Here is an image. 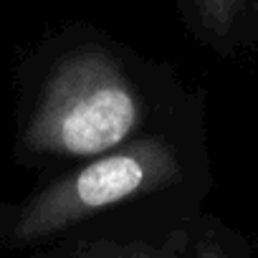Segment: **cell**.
Wrapping results in <instances>:
<instances>
[{
  "label": "cell",
  "instance_id": "6da1fadb",
  "mask_svg": "<svg viewBox=\"0 0 258 258\" xmlns=\"http://www.w3.org/2000/svg\"><path fill=\"white\" fill-rule=\"evenodd\" d=\"M142 99L119 61L101 48L66 56L33 116L31 142L58 157H99L132 140Z\"/></svg>",
  "mask_w": 258,
  "mask_h": 258
},
{
  "label": "cell",
  "instance_id": "7a4b0ae2",
  "mask_svg": "<svg viewBox=\"0 0 258 258\" xmlns=\"http://www.w3.org/2000/svg\"><path fill=\"white\" fill-rule=\"evenodd\" d=\"M180 175L182 167L170 142L160 137L126 142L31 198L11 218L6 238L16 245L38 243L111 205L165 190Z\"/></svg>",
  "mask_w": 258,
  "mask_h": 258
},
{
  "label": "cell",
  "instance_id": "3957f363",
  "mask_svg": "<svg viewBox=\"0 0 258 258\" xmlns=\"http://www.w3.org/2000/svg\"><path fill=\"white\" fill-rule=\"evenodd\" d=\"M185 243H187L185 233L177 230L160 243H150V240L94 243V245H81L61 258H182Z\"/></svg>",
  "mask_w": 258,
  "mask_h": 258
},
{
  "label": "cell",
  "instance_id": "277c9868",
  "mask_svg": "<svg viewBox=\"0 0 258 258\" xmlns=\"http://www.w3.org/2000/svg\"><path fill=\"white\" fill-rule=\"evenodd\" d=\"M187 3H190L192 16L198 18L200 28L210 38L223 41L255 8L258 0H187Z\"/></svg>",
  "mask_w": 258,
  "mask_h": 258
},
{
  "label": "cell",
  "instance_id": "5b68a950",
  "mask_svg": "<svg viewBox=\"0 0 258 258\" xmlns=\"http://www.w3.org/2000/svg\"><path fill=\"white\" fill-rule=\"evenodd\" d=\"M198 258H228V255L223 253L220 245H215V243H203L200 250H198Z\"/></svg>",
  "mask_w": 258,
  "mask_h": 258
}]
</instances>
